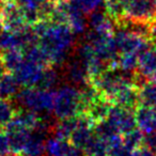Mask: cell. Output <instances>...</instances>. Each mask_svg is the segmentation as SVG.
<instances>
[{
	"label": "cell",
	"mask_w": 156,
	"mask_h": 156,
	"mask_svg": "<svg viewBox=\"0 0 156 156\" xmlns=\"http://www.w3.org/2000/svg\"><path fill=\"white\" fill-rule=\"evenodd\" d=\"M75 32L67 24L49 20L46 30L39 39V45L49 64L61 65L67 61L69 50L75 45Z\"/></svg>",
	"instance_id": "obj_1"
},
{
	"label": "cell",
	"mask_w": 156,
	"mask_h": 156,
	"mask_svg": "<svg viewBox=\"0 0 156 156\" xmlns=\"http://www.w3.org/2000/svg\"><path fill=\"white\" fill-rule=\"evenodd\" d=\"M51 113L58 120L81 115L80 89L72 85H63L54 90Z\"/></svg>",
	"instance_id": "obj_2"
},
{
	"label": "cell",
	"mask_w": 156,
	"mask_h": 156,
	"mask_svg": "<svg viewBox=\"0 0 156 156\" xmlns=\"http://www.w3.org/2000/svg\"><path fill=\"white\" fill-rule=\"evenodd\" d=\"M52 100V90H44L37 87H24L14 98L20 109L33 111L40 115L51 113Z\"/></svg>",
	"instance_id": "obj_3"
},
{
	"label": "cell",
	"mask_w": 156,
	"mask_h": 156,
	"mask_svg": "<svg viewBox=\"0 0 156 156\" xmlns=\"http://www.w3.org/2000/svg\"><path fill=\"white\" fill-rule=\"evenodd\" d=\"M124 20L156 24V0H122Z\"/></svg>",
	"instance_id": "obj_4"
},
{
	"label": "cell",
	"mask_w": 156,
	"mask_h": 156,
	"mask_svg": "<svg viewBox=\"0 0 156 156\" xmlns=\"http://www.w3.org/2000/svg\"><path fill=\"white\" fill-rule=\"evenodd\" d=\"M24 13L28 25H33L39 20H49L55 5L50 0H15Z\"/></svg>",
	"instance_id": "obj_5"
},
{
	"label": "cell",
	"mask_w": 156,
	"mask_h": 156,
	"mask_svg": "<svg viewBox=\"0 0 156 156\" xmlns=\"http://www.w3.org/2000/svg\"><path fill=\"white\" fill-rule=\"evenodd\" d=\"M0 20L3 28L8 30H20L28 25L22 9L15 0L3 1L2 8L0 10Z\"/></svg>",
	"instance_id": "obj_6"
},
{
	"label": "cell",
	"mask_w": 156,
	"mask_h": 156,
	"mask_svg": "<svg viewBox=\"0 0 156 156\" xmlns=\"http://www.w3.org/2000/svg\"><path fill=\"white\" fill-rule=\"evenodd\" d=\"M106 120H108L121 135L126 134L137 127L134 109L124 108L117 105H112Z\"/></svg>",
	"instance_id": "obj_7"
},
{
	"label": "cell",
	"mask_w": 156,
	"mask_h": 156,
	"mask_svg": "<svg viewBox=\"0 0 156 156\" xmlns=\"http://www.w3.org/2000/svg\"><path fill=\"white\" fill-rule=\"evenodd\" d=\"M64 77L72 86L81 89L90 83V74L79 57L67 59L64 63Z\"/></svg>",
	"instance_id": "obj_8"
},
{
	"label": "cell",
	"mask_w": 156,
	"mask_h": 156,
	"mask_svg": "<svg viewBox=\"0 0 156 156\" xmlns=\"http://www.w3.org/2000/svg\"><path fill=\"white\" fill-rule=\"evenodd\" d=\"M45 67L42 64L25 59L24 62L13 74L24 87H37Z\"/></svg>",
	"instance_id": "obj_9"
},
{
	"label": "cell",
	"mask_w": 156,
	"mask_h": 156,
	"mask_svg": "<svg viewBox=\"0 0 156 156\" xmlns=\"http://www.w3.org/2000/svg\"><path fill=\"white\" fill-rule=\"evenodd\" d=\"M44 156H85L83 150L77 147L69 139L50 137L46 142Z\"/></svg>",
	"instance_id": "obj_10"
},
{
	"label": "cell",
	"mask_w": 156,
	"mask_h": 156,
	"mask_svg": "<svg viewBox=\"0 0 156 156\" xmlns=\"http://www.w3.org/2000/svg\"><path fill=\"white\" fill-rule=\"evenodd\" d=\"M110 102L113 105L128 109H136L140 106V95H139V88L135 85H128L118 91Z\"/></svg>",
	"instance_id": "obj_11"
},
{
	"label": "cell",
	"mask_w": 156,
	"mask_h": 156,
	"mask_svg": "<svg viewBox=\"0 0 156 156\" xmlns=\"http://www.w3.org/2000/svg\"><path fill=\"white\" fill-rule=\"evenodd\" d=\"M5 130L7 132L8 138H9L11 152L20 154L30 139L32 130L13 125V124H8L5 127Z\"/></svg>",
	"instance_id": "obj_12"
},
{
	"label": "cell",
	"mask_w": 156,
	"mask_h": 156,
	"mask_svg": "<svg viewBox=\"0 0 156 156\" xmlns=\"http://www.w3.org/2000/svg\"><path fill=\"white\" fill-rule=\"evenodd\" d=\"M137 127L143 133L156 132V108L140 105L135 109Z\"/></svg>",
	"instance_id": "obj_13"
},
{
	"label": "cell",
	"mask_w": 156,
	"mask_h": 156,
	"mask_svg": "<svg viewBox=\"0 0 156 156\" xmlns=\"http://www.w3.org/2000/svg\"><path fill=\"white\" fill-rule=\"evenodd\" d=\"M93 130L98 138L106 142V144L109 147V150L122 143V135L113 127V125L108 120H103L94 123Z\"/></svg>",
	"instance_id": "obj_14"
},
{
	"label": "cell",
	"mask_w": 156,
	"mask_h": 156,
	"mask_svg": "<svg viewBox=\"0 0 156 156\" xmlns=\"http://www.w3.org/2000/svg\"><path fill=\"white\" fill-rule=\"evenodd\" d=\"M137 73L147 79H152L156 75V46L151 45L139 55Z\"/></svg>",
	"instance_id": "obj_15"
},
{
	"label": "cell",
	"mask_w": 156,
	"mask_h": 156,
	"mask_svg": "<svg viewBox=\"0 0 156 156\" xmlns=\"http://www.w3.org/2000/svg\"><path fill=\"white\" fill-rule=\"evenodd\" d=\"M112 105V103L102 94L88 107L85 115H87L94 123L103 121L107 119Z\"/></svg>",
	"instance_id": "obj_16"
},
{
	"label": "cell",
	"mask_w": 156,
	"mask_h": 156,
	"mask_svg": "<svg viewBox=\"0 0 156 156\" xmlns=\"http://www.w3.org/2000/svg\"><path fill=\"white\" fill-rule=\"evenodd\" d=\"M20 86L13 73H5L0 77V100H14L20 92Z\"/></svg>",
	"instance_id": "obj_17"
},
{
	"label": "cell",
	"mask_w": 156,
	"mask_h": 156,
	"mask_svg": "<svg viewBox=\"0 0 156 156\" xmlns=\"http://www.w3.org/2000/svg\"><path fill=\"white\" fill-rule=\"evenodd\" d=\"M77 124L78 115L58 120V122L55 123V126L52 128V136L60 139H69V140Z\"/></svg>",
	"instance_id": "obj_18"
},
{
	"label": "cell",
	"mask_w": 156,
	"mask_h": 156,
	"mask_svg": "<svg viewBox=\"0 0 156 156\" xmlns=\"http://www.w3.org/2000/svg\"><path fill=\"white\" fill-rule=\"evenodd\" d=\"M140 105L156 108V80L149 79L139 88Z\"/></svg>",
	"instance_id": "obj_19"
},
{
	"label": "cell",
	"mask_w": 156,
	"mask_h": 156,
	"mask_svg": "<svg viewBox=\"0 0 156 156\" xmlns=\"http://www.w3.org/2000/svg\"><path fill=\"white\" fill-rule=\"evenodd\" d=\"M7 72L14 73L25 60V55L22 49H11L1 52Z\"/></svg>",
	"instance_id": "obj_20"
},
{
	"label": "cell",
	"mask_w": 156,
	"mask_h": 156,
	"mask_svg": "<svg viewBox=\"0 0 156 156\" xmlns=\"http://www.w3.org/2000/svg\"><path fill=\"white\" fill-rule=\"evenodd\" d=\"M59 80H60V75H59L58 71L55 67L47 65L42 73V76L37 87L44 90H52L58 85Z\"/></svg>",
	"instance_id": "obj_21"
},
{
	"label": "cell",
	"mask_w": 156,
	"mask_h": 156,
	"mask_svg": "<svg viewBox=\"0 0 156 156\" xmlns=\"http://www.w3.org/2000/svg\"><path fill=\"white\" fill-rule=\"evenodd\" d=\"M85 156H109V147L95 134L83 150Z\"/></svg>",
	"instance_id": "obj_22"
},
{
	"label": "cell",
	"mask_w": 156,
	"mask_h": 156,
	"mask_svg": "<svg viewBox=\"0 0 156 156\" xmlns=\"http://www.w3.org/2000/svg\"><path fill=\"white\" fill-rule=\"evenodd\" d=\"M104 7L107 15L115 22V25L121 23L125 17L122 0H105Z\"/></svg>",
	"instance_id": "obj_23"
},
{
	"label": "cell",
	"mask_w": 156,
	"mask_h": 156,
	"mask_svg": "<svg viewBox=\"0 0 156 156\" xmlns=\"http://www.w3.org/2000/svg\"><path fill=\"white\" fill-rule=\"evenodd\" d=\"M67 2L74 9L79 10L86 15H89L95 10L101 9V7L105 3V0H69Z\"/></svg>",
	"instance_id": "obj_24"
},
{
	"label": "cell",
	"mask_w": 156,
	"mask_h": 156,
	"mask_svg": "<svg viewBox=\"0 0 156 156\" xmlns=\"http://www.w3.org/2000/svg\"><path fill=\"white\" fill-rule=\"evenodd\" d=\"M143 133L136 127L135 129L122 135V142L130 151H136L143 144Z\"/></svg>",
	"instance_id": "obj_25"
},
{
	"label": "cell",
	"mask_w": 156,
	"mask_h": 156,
	"mask_svg": "<svg viewBox=\"0 0 156 156\" xmlns=\"http://www.w3.org/2000/svg\"><path fill=\"white\" fill-rule=\"evenodd\" d=\"M17 108L9 100H0V127H5L14 118Z\"/></svg>",
	"instance_id": "obj_26"
},
{
	"label": "cell",
	"mask_w": 156,
	"mask_h": 156,
	"mask_svg": "<svg viewBox=\"0 0 156 156\" xmlns=\"http://www.w3.org/2000/svg\"><path fill=\"white\" fill-rule=\"evenodd\" d=\"M142 147H147L150 151L156 153V132L147 133V134L143 135Z\"/></svg>",
	"instance_id": "obj_27"
},
{
	"label": "cell",
	"mask_w": 156,
	"mask_h": 156,
	"mask_svg": "<svg viewBox=\"0 0 156 156\" xmlns=\"http://www.w3.org/2000/svg\"><path fill=\"white\" fill-rule=\"evenodd\" d=\"M10 152H11V147H10V141L7 132L0 130V156L5 155Z\"/></svg>",
	"instance_id": "obj_28"
},
{
	"label": "cell",
	"mask_w": 156,
	"mask_h": 156,
	"mask_svg": "<svg viewBox=\"0 0 156 156\" xmlns=\"http://www.w3.org/2000/svg\"><path fill=\"white\" fill-rule=\"evenodd\" d=\"M134 156H156V153L150 151L147 147H141L139 149H137L136 151H134Z\"/></svg>",
	"instance_id": "obj_29"
},
{
	"label": "cell",
	"mask_w": 156,
	"mask_h": 156,
	"mask_svg": "<svg viewBox=\"0 0 156 156\" xmlns=\"http://www.w3.org/2000/svg\"><path fill=\"white\" fill-rule=\"evenodd\" d=\"M5 73H7V69H5V62H3L2 54L0 52V77H1V76H2Z\"/></svg>",
	"instance_id": "obj_30"
},
{
	"label": "cell",
	"mask_w": 156,
	"mask_h": 156,
	"mask_svg": "<svg viewBox=\"0 0 156 156\" xmlns=\"http://www.w3.org/2000/svg\"><path fill=\"white\" fill-rule=\"evenodd\" d=\"M51 2H54L55 5H60V3H64V2H67L69 0H50Z\"/></svg>",
	"instance_id": "obj_31"
},
{
	"label": "cell",
	"mask_w": 156,
	"mask_h": 156,
	"mask_svg": "<svg viewBox=\"0 0 156 156\" xmlns=\"http://www.w3.org/2000/svg\"><path fill=\"white\" fill-rule=\"evenodd\" d=\"M3 25H2V23H1V20H0V33L2 32V30H3Z\"/></svg>",
	"instance_id": "obj_32"
},
{
	"label": "cell",
	"mask_w": 156,
	"mask_h": 156,
	"mask_svg": "<svg viewBox=\"0 0 156 156\" xmlns=\"http://www.w3.org/2000/svg\"><path fill=\"white\" fill-rule=\"evenodd\" d=\"M2 5H3V0H0V10L2 8Z\"/></svg>",
	"instance_id": "obj_33"
},
{
	"label": "cell",
	"mask_w": 156,
	"mask_h": 156,
	"mask_svg": "<svg viewBox=\"0 0 156 156\" xmlns=\"http://www.w3.org/2000/svg\"><path fill=\"white\" fill-rule=\"evenodd\" d=\"M3 1H5V0H3Z\"/></svg>",
	"instance_id": "obj_34"
}]
</instances>
